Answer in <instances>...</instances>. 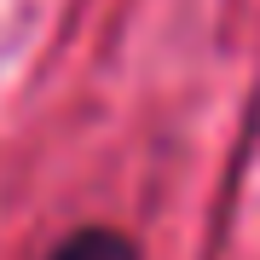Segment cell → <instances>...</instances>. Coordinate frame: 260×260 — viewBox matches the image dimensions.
I'll return each mask as SVG.
<instances>
[{"label": "cell", "mask_w": 260, "mask_h": 260, "mask_svg": "<svg viewBox=\"0 0 260 260\" xmlns=\"http://www.w3.org/2000/svg\"><path fill=\"white\" fill-rule=\"evenodd\" d=\"M47 260H139V243L116 225H75L47 249Z\"/></svg>", "instance_id": "6da1fadb"}]
</instances>
